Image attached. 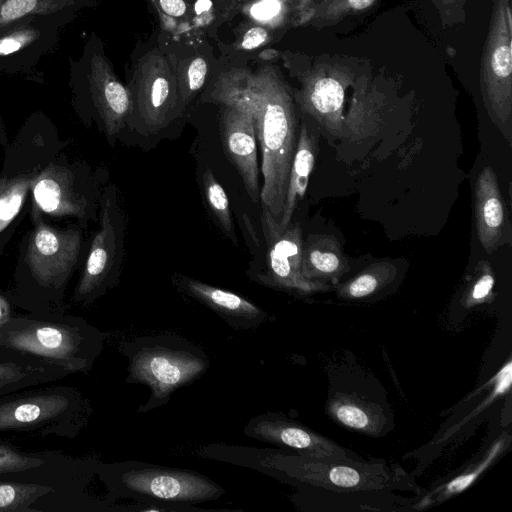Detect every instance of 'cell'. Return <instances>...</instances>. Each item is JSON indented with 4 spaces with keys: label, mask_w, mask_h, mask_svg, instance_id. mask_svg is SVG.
<instances>
[{
    "label": "cell",
    "mask_w": 512,
    "mask_h": 512,
    "mask_svg": "<svg viewBox=\"0 0 512 512\" xmlns=\"http://www.w3.org/2000/svg\"><path fill=\"white\" fill-rule=\"evenodd\" d=\"M175 282L183 292L212 309L235 328L247 329L264 321V311L238 294L183 275H178Z\"/></svg>",
    "instance_id": "17"
},
{
    "label": "cell",
    "mask_w": 512,
    "mask_h": 512,
    "mask_svg": "<svg viewBox=\"0 0 512 512\" xmlns=\"http://www.w3.org/2000/svg\"><path fill=\"white\" fill-rule=\"evenodd\" d=\"M245 434L257 440L282 448L292 449L298 455L323 461H354L346 451L331 440L308 428L277 415H260L252 418L245 427Z\"/></svg>",
    "instance_id": "16"
},
{
    "label": "cell",
    "mask_w": 512,
    "mask_h": 512,
    "mask_svg": "<svg viewBox=\"0 0 512 512\" xmlns=\"http://www.w3.org/2000/svg\"><path fill=\"white\" fill-rule=\"evenodd\" d=\"M202 189L205 202L222 232L237 245L227 194L209 168L202 173Z\"/></svg>",
    "instance_id": "28"
},
{
    "label": "cell",
    "mask_w": 512,
    "mask_h": 512,
    "mask_svg": "<svg viewBox=\"0 0 512 512\" xmlns=\"http://www.w3.org/2000/svg\"><path fill=\"white\" fill-rule=\"evenodd\" d=\"M317 152V138L308 129L305 122L301 123L295 154L290 167L287 191L283 210L277 226L284 230L290 223L297 203L303 199L313 170Z\"/></svg>",
    "instance_id": "22"
},
{
    "label": "cell",
    "mask_w": 512,
    "mask_h": 512,
    "mask_svg": "<svg viewBox=\"0 0 512 512\" xmlns=\"http://www.w3.org/2000/svg\"><path fill=\"white\" fill-rule=\"evenodd\" d=\"M70 373L28 356L0 351V397L55 381Z\"/></svg>",
    "instance_id": "20"
},
{
    "label": "cell",
    "mask_w": 512,
    "mask_h": 512,
    "mask_svg": "<svg viewBox=\"0 0 512 512\" xmlns=\"http://www.w3.org/2000/svg\"><path fill=\"white\" fill-rule=\"evenodd\" d=\"M33 195L38 207L52 215H77L85 212L86 200L76 192L72 174L50 166L33 181Z\"/></svg>",
    "instance_id": "19"
},
{
    "label": "cell",
    "mask_w": 512,
    "mask_h": 512,
    "mask_svg": "<svg viewBox=\"0 0 512 512\" xmlns=\"http://www.w3.org/2000/svg\"><path fill=\"white\" fill-rule=\"evenodd\" d=\"M102 348L101 333L85 320L60 312L14 316L0 326V351L60 367L89 371Z\"/></svg>",
    "instance_id": "2"
},
{
    "label": "cell",
    "mask_w": 512,
    "mask_h": 512,
    "mask_svg": "<svg viewBox=\"0 0 512 512\" xmlns=\"http://www.w3.org/2000/svg\"><path fill=\"white\" fill-rule=\"evenodd\" d=\"M268 39V31L261 26H255L246 31L242 37L240 47L244 50L255 49L266 43Z\"/></svg>",
    "instance_id": "37"
},
{
    "label": "cell",
    "mask_w": 512,
    "mask_h": 512,
    "mask_svg": "<svg viewBox=\"0 0 512 512\" xmlns=\"http://www.w3.org/2000/svg\"><path fill=\"white\" fill-rule=\"evenodd\" d=\"M378 0H316L307 24L317 29L331 27L348 16L358 15L373 7Z\"/></svg>",
    "instance_id": "27"
},
{
    "label": "cell",
    "mask_w": 512,
    "mask_h": 512,
    "mask_svg": "<svg viewBox=\"0 0 512 512\" xmlns=\"http://www.w3.org/2000/svg\"><path fill=\"white\" fill-rule=\"evenodd\" d=\"M474 211L477 237L484 250L491 254L503 234L505 206L497 176L490 166L479 173L474 191Z\"/></svg>",
    "instance_id": "18"
},
{
    "label": "cell",
    "mask_w": 512,
    "mask_h": 512,
    "mask_svg": "<svg viewBox=\"0 0 512 512\" xmlns=\"http://www.w3.org/2000/svg\"><path fill=\"white\" fill-rule=\"evenodd\" d=\"M207 63L202 57H194L174 69L181 108L189 104L202 88L207 76Z\"/></svg>",
    "instance_id": "31"
},
{
    "label": "cell",
    "mask_w": 512,
    "mask_h": 512,
    "mask_svg": "<svg viewBox=\"0 0 512 512\" xmlns=\"http://www.w3.org/2000/svg\"><path fill=\"white\" fill-rule=\"evenodd\" d=\"M45 463L43 456L0 445V474L24 472L41 467Z\"/></svg>",
    "instance_id": "33"
},
{
    "label": "cell",
    "mask_w": 512,
    "mask_h": 512,
    "mask_svg": "<svg viewBox=\"0 0 512 512\" xmlns=\"http://www.w3.org/2000/svg\"><path fill=\"white\" fill-rule=\"evenodd\" d=\"M51 491L36 483L0 482V511H31L30 506Z\"/></svg>",
    "instance_id": "29"
},
{
    "label": "cell",
    "mask_w": 512,
    "mask_h": 512,
    "mask_svg": "<svg viewBox=\"0 0 512 512\" xmlns=\"http://www.w3.org/2000/svg\"><path fill=\"white\" fill-rule=\"evenodd\" d=\"M443 28L465 23L467 0H431Z\"/></svg>",
    "instance_id": "34"
},
{
    "label": "cell",
    "mask_w": 512,
    "mask_h": 512,
    "mask_svg": "<svg viewBox=\"0 0 512 512\" xmlns=\"http://www.w3.org/2000/svg\"><path fill=\"white\" fill-rule=\"evenodd\" d=\"M80 244L77 230H58L39 223L30 237L26 256L37 283L45 288L61 287L77 262Z\"/></svg>",
    "instance_id": "13"
},
{
    "label": "cell",
    "mask_w": 512,
    "mask_h": 512,
    "mask_svg": "<svg viewBox=\"0 0 512 512\" xmlns=\"http://www.w3.org/2000/svg\"><path fill=\"white\" fill-rule=\"evenodd\" d=\"M76 12L35 14L0 29V72L28 73L58 43L60 31Z\"/></svg>",
    "instance_id": "11"
},
{
    "label": "cell",
    "mask_w": 512,
    "mask_h": 512,
    "mask_svg": "<svg viewBox=\"0 0 512 512\" xmlns=\"http://www.w3.org/2000/svg\"><path fill=\"white\" fill-rule=\"evenodd\" d=\"M32 180L27 177L0 180V232L19 213Z\"/></svg>",
    "instance_id": "30"
},
{
    "label": "cell",
    "mask_w": 512,
    "mask_h": 512,
    "mask_svg": "<svg viewBox=\"0 0 512 512\" xmlns=\"http://www.w3.org/2000/svg\"><path fill=\"white\" fill-rule=\"evenodd\" d=\"M264 464L297 480L327 489L372 490L393 483L392 474L381 464L323 461L285 454L267 457Z\"/></svg>",
    "instance_id": "10"
},
{
    "label": "cell",
    "mask_w": 512,
    "mask_h": 512,
    "mask_svg": "<svg viewBox=\"0 0 512 512\" xmlns=\"http://www.w3.org/2000/svg\"><path fill=\"white\" fill-rule=\"evenodd\" d=\"M354 56L324 54L299 74L296 100L306 114L331 133L341 132L347 88L367 65Z\"/></svg>",
    "instance_id": "4"
},
{
    "label": "cell",
    "mask_w": 512,
    "mask_h": 512,
    "mask_svg": "<svg viewBox=\"0 0 512 512\" xmlns=\"http://www.w3.org/2000/svg\"><path fill=\"white\" fill-rule=\"evenodd\" d=\"M335 420L351 429L377 434L384 424L383 415L367 402L347 395H336L328 406Z\"/></svg>",
    "instance_id": "23"
},
{
    "label": "cell",
    "mask_w": 512,
    "mask_h": 512,
    "mask_svg": "<svg viewBox=\"0 0 512 512\" xmlns=\"http://www.w3.org/2000/svg\"><path fill=\"white\" fill-rule=\"evenodd\" d=\"M316 0H303L301 7L297 14V23L305 25L313 14L314 5Z\"/></svg>",
    "instance_id": "38"
},
{
    "label": "cell",
    "mask_w": 512,
    "mask_h": 512,
    "mask_svg": "<svg viewBox=\"0 0 512 512\" xmlns=\"http://www.w3.org/2000/svg\"><path fill=\"white\" fill-rule=\"evenodd\" d=\"M348 270V261L334 236L312 234L303 241L301 273L305 278L336 282Z\"/></svg>",
    "instance_id": "21"
},
{
    "label": "cell",
    "mask_w": 512,
    "mask_h": 512,
    "mask_svg": "<svg viewBox=\"0 0 512 512\" xmlns=\"http://www.w3.org/2000/svg\"><path fill=\"white\" fill-rule=\"evenodd\" d=\"M208 367L202 352L179 345L142 344L130 357L129 378L150 387L151 396L145 410L164 404L181 386L200 377Z\"/></svg>",
    "instance_id": "7"
},
{
    "label": "cell",
    "mask_w": 512,
    "mask_h": 512,
    "mask_svg": "<svg viewBox=\"0 0 512 512\" xmlns=\"http://www.w3.org/2000/svg\"><path fill=\"white\" fill-rule=\"evenodd\" d=\"M124 220L113 186L107 187L100 213V227L91 244L74 300L89 304L111 287L123 258Z\"/></svg>",
    "instance_id": "9"
},
{
    "label": "cell",
    "mask_w": 512,
    "mask_h": 512,
    "mask_svg": "<svg viewBox=\"0 0 512 512\" xmlns=\"http://www.w3.org/2000/svg\"><path fill=\"white\" fill-rule=\"evenodd\" d=\"M296 1H297V3H298V7H297V11H296V15H297V14H298V11H299V9H300V7H301V4H302L303 0H296Z\"/></svg>",
    "instance_id": "41"
},
{
    "label": "cell",
    "mask_w": 512,
    "mask_h": 512,
    "mask_svg": "<svg viewBox=\"0 0 512 512\" xmlns=\"http://www.w3.org/2000/svg\"><path fill=\"white\" fill-rule=\"evenodd\" d=\"M494 273L488 261H479L462 298L465 307L487 302L493 296Z\"/></svg>",
    "instance_id": "32"
},
{
    "label": "cell",
    "mask_w": 512,
    "mask_h": 512,
    "mask_svg": "<svg viewBox=\"0 0 512 512\" xmlns=\"http://www.w3.org/2000/svg\"><path fill=\"white\" fill-rule=\"evenodd\" d=\"M485 108L503 133L512 116V11L510 0H493L480 62Z\"/></svg>",
    "instance_id": "5"
},
{
    "label": "cell",
    "mask_w": 512,
    "mask_h": 512,
    "mask_svg": "<svg viewBox=\"0 0 512 512\" xmlns=\"http://www.w3.org/2000/svg\"><path fill=\"white\" fill-rule=\"evenodd\" d=\"M12 317L14 316L12 315L11 307L8 300L2 295H0V326H2Z\"/></svg>",
    "instance_id": "39"
},
{
    "label": "cell",
    "mask_w": 512,
    "mask_h": 512,
    "mask_svg": "<svg viewBox=\"0 0 512 512\" xmlns=\"http://www.w3.org/2000/svg\"><path fill=\"white\" fill-rule=\"evenodd\" d=\"M73 91H85L108 139L113 140L127 125L131 98L129 90L117 79L101 47L92 39L80 59H69Z\"/></svg>",
    "instance_id": "8"
},
{
    "label": "cell",
    "mask_w": 512,
    "mask_h": 512,
    "mask_svg": "<svg viewBox=\"0 0 512 512\" xmlns=\"http://www.w3.org/2000/svg\"><path fill=\"white\" fill-rule=\"evenodd\" d=\"M276 55H278V52L275 51V50H272V49H269V50H265L263 51L261 54H260V58L261 59H264V60H269V59H273L276 57Z\"/></svg>",
    "instance_id": "40"
},
{
    "label": "cell",
    "mask_w": 512,
    "mask_h": 512,
    "mask_svg": "<svg viewBox=\"0 0 512 512\" xmlns=\"http://www.w3.org/2000/svg\"><path fill=\"white\" fill-rule=\"evenodd\" d=\"M508 440L509 438L502 435L498 441L490 447L489 451H487L486 455L477 466L433 490L423 498L421 502H419L417 507L423 508L428 505L441 502L467 489L496 460L503 449H505V445Z\"/></svg>",
    "instance_id": "25"
},
{
    "label": "cell",
    "mask_w": 512,
    "mask_h": 512,
    "mask_svg": "<svg viewBox=\"0 0 512 512\" xmlns=\"http://www.w3.org/2000/svg\"><path fill=\"white\" fill-rule=\"evenodd\" d=\"M122 482L135 494L172 502L206 501L223 493V489L209 478L179 469H133L123 475Z\"/></svg>",
    "instance_id": "14"
},
{
    "label": "cell",
    "mask_w": 512,
    "mask_h": 512,
    "mask_svg": "<svg viewBox=\"0 0 512 512\" xmlns=\"http://www.w3.org/2000/svg\"><path fill=\"white\" fill-rule=\"evenodd\" d=\"M220 135L224 152L238 171L250 199L260 201V167L253 117L248 108L238 102L222 103Z\"/></svg>",
    "instance_id": "15"
},
{
    "label": "cell",
    "mask_w": 512,
    "mask_h": 512,
    "mask_svg": "<svg viewBox=\"0 0 512 512\" xmlns=\"http://www.w3.org/2000/svg\"><path fill=\"white\" fill-rule=\"evenodd\" d=\"M81 416L80 394L71 387L17 391L0 397V433L73 437L80 428Z\"/></svg>",
    "instance_id": "3"
},
{
    "label": "cell",
    "mask_w": 512,
    "mask_h": 512,
    "mask_svg": "<svg viewBox=\"0 0 512 512\" xmlns=\"http://www.w3.org/2000/svg\"><path fill=\"white\" fill-rule=\"evenodd\" d=\"M395 274L394 265L388 262L374 263L355 278L339 286L338 294L347 299L364 298L391 282Z\"/></svg>",
    "instance_id": "26"
},
{
    "label": "cell",
    "mask_w": 512,
    "mask_h": 512,
    "mask_svg": "<svg viewBox=\"0 0 512 512\" xmlns=\"http://www.w3.org/2000/svg\"><path fill=\"white\" fill-rule=\"evenodd\" d=\"M88 0H0V29L27 16L78 12Z\"/></svg>",
    "instance_id": "24"
},
{
    "label": "cell",
    "mask_w": 512,
    "mask_h": 512,
    "mask_svg": "<svg viewBox=\"0 0 512 512\" xmlns=\"http://www.w3.org/2000/svg\"><path fill=\"white\" fill-rule=\"evenodd\" d=\"M282 5L277 0H262L251 8L252 16L263 22L273 20L281 12Z\"/></svg>",
    "instance_id": "36"
},
{
    "label": "cell",
    "mask_w": 512,
    "mask_h": 512,
    "mask_svg": "<svg viewBox=\"0 0 512 512\" xmlns=\"http://www.w3.org/2000/svg\"><path fill=\"white\" fill-rule=\"evenodd\" d=\"M161 18L184 17L188 12V5L185 0H152Z\"/></svg>",
    "instance_id": "35"
},
{
    "label": "cell",
    "mask_w": 512,
    "mask_h": 512,
    "mask_svg": "<svg viewBox=\"0 0 512 512\" xmlns=\"http://www.w3.org/2000/svg\"><path fill=\"white\" fill-rule=\"evenodd\" d=\"M211 97L238 102L250 111L261 152L260 204L279 220L298 140V122L289 87L272 67L256 74L237 69L222 74Z\"/></svg>",
    "instance_id": "1"
},
{
    "label": "cell",
    "mask_w": 512,
    "mask_h": 512,
    "mask_svg": "<svg viewBox=\"0 0 512 512\" xmlns=\"http://www.w3.org/2000/svg\"><path fill=\"white\" fill-rule=\"evenodd\" d=\"M261 222L267 244L266 273L259 276L261 283L301 294L330 289L325 282L309 280L301 273L303 238L298 223L279 230L277 219L264 206Z\"/></svg>",
    "instance_id": "12"
},
{
    "label": "cell",
    "mask_w": 512,
    "mask_h": 512,
    "mask_svg": "<svg viewBox=\"0 0 512 512\" xmlns=\"http://www.w3.org/2000/svg\"><path fill=\"white\" fill-rule=\"evenodd\" d=\"M129 93L131 110L127 124L140 134L160 132L180 113L174 69L157 51L141 59Z\"/></svg>",
    "instance_id": "6"
}]
</instances>
